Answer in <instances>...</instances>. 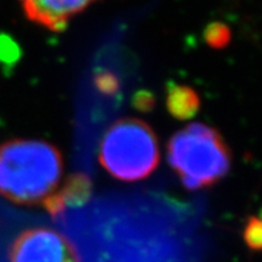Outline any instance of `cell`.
<instances>
[{
    "mask_svg": "<svg viewBox=\"0 0 262 262\" xmlns=\"http://www.w3.org/2000/svg\"><path fill=\"white\" fill-rule=\"evenodd\" d=\"M61 152L35 139H12L0 145V196L16 205L43 204L63 177Z\"/></svg>",
    "mask_w": 262,
    "mask_h": 262,
    "instance_id": "6da1fadb",
    "label": "cell"
},
{
    "mask_svg": "<svg viewBox=\"0 0 262 262\" xmlns=\"http://www.w3.org/2000/svg\"><path fill=\"white\" fill-rule=\"evenodd\" d=\"M168 161L183 185L197 190L214 185L229 173L232 152L216 128L192 123L170 137Z\"/></svg>",
    "mask_w": 262,
    "mask_h": 262,
    "instance_id": "7a4b0ae2",
    "label": "cell"
},
{
    "mask_svg": "<svg viewBox=\"0 0 262 262\" xmlns=\"http://www.w3.org/2000/svg\"><path fill=\"white\" fill-rule=\"evenodd\" d=\"M100 165L115 179L133 183L150 176L160 163L156 133L145 121L125 117L108 128L100 140Z\"/></svg>",
    "mask_w": 262,
    "mask_h": 262,
    "instance_id": "3957f363",
    "label": "cell"
},
{
    "mask_svg": "<svg viewBox=\"0 0 262 262\" xmlns=\"http://www.w3.org/2000/svg\"><path fill=\"white\" fill-rule=\"evenodd\" d=\"M7 262H83L76 246L63 233L33 226L17 233L7 250Z\"/></svg>",
    "mask_w": 262,
    "mask_h": 262,
    "instance_id": "277c9868",
    "label": "cell"
},
{
    "mask_svg": "<svg viewBox=\"0 0 262 262\" xmlns=\"http://www.w3.org/2000/svg\"><path fill=\"white\" fill-rule=\"evenodd\" d=\"M26 16L51 31H63L70 20L96 0H19Z\"/></svg>",
    "mask_w": 262,
    "mask_h": 262,
    "instance_id": "5b68a950",
    "label": "cell"
},
{
    "mask_svg": "<svg viewBox=\"0 0 262 262\" xmlns=\"http://www.w3.org/2000/svg\"><path fill=\"white\" fill-rule=\"evenodd\" d=\"M92 181L85 173H75L66 180L64 185L56 189L41 205L52 216H59L66 208H79L92 196Z\"/></svg>",
    "mask_w": 262,
    "mask_h": 262,
    "instance_id": "8992f818",
    "label": "cell"
},
{
    "mask_svg": "<svg viewBox=\"0 0 262 262\" xmlns=\"http://www.w3.org/2000/svg\"><path fill=\"white\" fill-rule=\"evenodd\" d=\"M201 99L192 86L169 83L166 91V108L179 120L192 119L200 110Z\"/></svg>",
    "mask_w": 262,
    "mask_h": 262,
    "instance_id": "52a82bcc",
    "label": "cell"
},
{
    "mask_svg": "<svg viewBox=\"0 0 262 262\" xmlns=\"http://www.w3.org/2000/svg\"><path fill=\"white\" fill-rule=\"evenodd\" d=\"M243 237L248 249L252 252H262V219L250 216L246 220Z\"/></svg>",
    "mask_w": 262,
    "mask_h": 262,
    "instance_id": "ba28073f",
    "label": "cell"
},
{
    "mask_svg": "<svg viewBox=\"0 0 262 262\" xmlns=\"http://www.w3.org/2000/svg\"><path fill=\"white\" fill-rule=\"evenodd\" d=\"M232 33L228 26L223 23H212L206 27L204 39L212 48H224L229 44Z\"/></svg>",
    "mask_w": 262,
    "mask_h": 262,
    "instance_id": "9c48e42d",
    "label": "cell"
},
{
    "mask_svg": "<svg viewBox=\"0 0 262 262\" xmlns=\"http://www.w3.org/2000/svg\"><path fill=\"white\" fill-rule=\"evenodd\" d=\"M156 100L153 97V95L150 92H146V91H140L135 95L133 97V105L136 106V110L139 111H150L155 106Z\"/></svg>",
    "mask_w": 262,
    "mask_h": 262,
    "instance_id": "30bf717a",
    "label": "cell"
},
{
    "mask_svg": "<svg viewBox=\"0 0 262 262\" xmlns=\"http://www.w3.org/2000/svg\"><path fill=\"white\" fill-rule=\"evenodd\" d=\"M258 217H259V219H262V210H261V212H259V214H258Z\"/></svg>",
    "mask_w": 262,
    "mask_h": 262,
    "instance_id": "8fae6325",
    "label": "cell"
}]
</instances>
